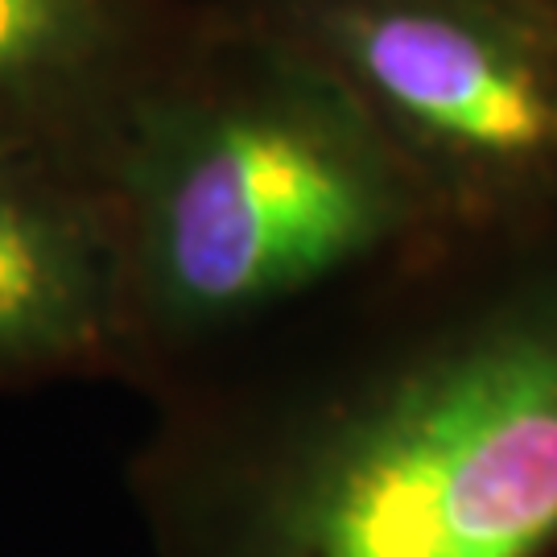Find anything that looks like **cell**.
Instances as JSON below:
<instances>
[{
  "instance_id": "3",
  "label": "cell",
  "mask_w": 557,
  "mask_h": 557,
  "mask_svg": "<svg viewBox=\"0 0 557 557\" xmlns=\"http://www.w3.org/2000/svg\"><path fill=\"white\" fill-rule=\"evenodd\" d=\"M314 54L405 158L529 170L557 153L554 66L483 9L458 0H335L314 21Z\"/></svg>"
},
{
  "instance_id": "2",
  "label": "cell",
  "mask_w": 557,
  "mask_h": 557,
  "mask_svg": "<svg viewBox=\"0 0 557 557\" xmlns=\"http://www.w3.org/2000/svg\"><path fill=\"white\" fill-rule=\"evenodd\" d=\"M128 289V388L153 397L393 277L418 170L319 54L264 50L140 87L100 149Z\"/></svg>"
},
{
  "instance_id": "5",
  "label": "cell",
  "mask_w": 557,
  "mask_h": 557,
  "mask_svg": "<svg viewBox=\"0 0 557 557\" xmlns=\"http://www.w3.org/2000/svg\"><path fill=\"white\" fill-rule=\"evenodd\" d=\"M145 83L112 0H0V145L100 158Z\"/></svg>"
},
{
  "instance_id": "1",
  "label": "cell",
  "mask_w": 557,
  "mask_h": 557,
  "mask_svg": "<svg viewBox=\"0 0 557 557\" xmlns=\"http://www.w3.org/2000/svg\"><path fill=\"white\" fill-rule=\"evenodd\" d=\"M384 285L149 397L158 557L557 554V294L400 319Z\"/></svg>"
},
{
  "instance_id": "4",
  "label": "cell",
  "mask_w": 557,
  "mask_h": 557,
  "mask_svg": "<svg viewBox=\"0 0 557 557\" xmlns=\"http://www.w3.org/2000/svg\"><path fill=\"white\" fill-rule=\"evenodd\" d=\"M128 289L100 158L0 145V393L128 384Z\"/></svg>"
}]
</instances>
